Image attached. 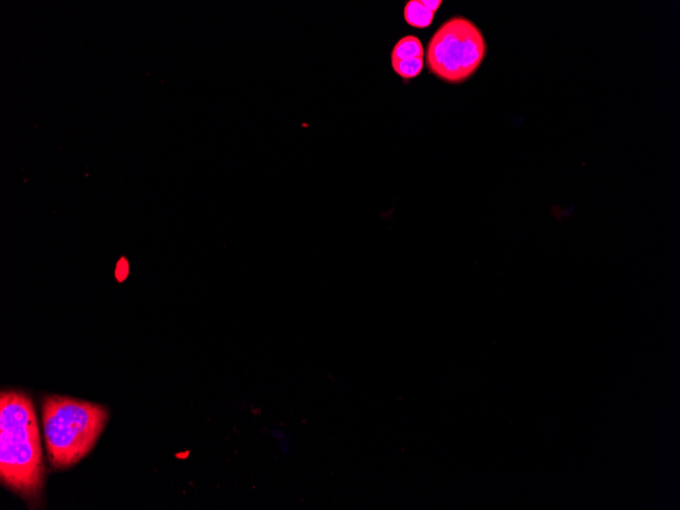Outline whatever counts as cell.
I'll return each instance as SVG.
<instances>
[{
	"label": "cell",
	"mask_w": 680,
	"mask_h": 510,
	"mask_svg": "<svg viewBox=\"0 0 680 510\" xmlns=\"http://www.w3.org/2000/svg\"><path fill=\"white\" fill-rule=\"evenodd\" d=\"M41 440L32 401L8 390L0 397V477L23 499L38 498L43 487Z\"/></svg>",
	"instance_id": "1"
},
{
	"label": "cell",
	"mask_w": 680,
	"mask_h": 510,
	"mask_svg": "<svg viewBox=\"0 0 680 510\" xmlns=\"http://www.w3.org/2000/svg\"><path fill=\"white\" fill-rule=\"evenodd\" d=\"M42 419L50 464L54 469H67L90 452L108 413L100 404L49 396L43 401Z\"/></svg>",
	"instance_id": "2"
},
{
	"label": "cell",
	"mask_w": 680,
	"mask_h": 510,
	"mask_svg": "<svg viewBox=\"0 0 680 510\" xmlns=\"http://www.w3.org/2000/svg\"><path fill=\"white\" fill-rule=\"evenodd\" d=\"M487 53L483 33L472 21L454 16L440 26L427 47V67L449 84L474 76Z\"/></svg>",
	"instance_id": "3"
},
{
	"label": "cell",
	"mask_w": 680,
	"mask_h": 510,
	"mask_svg": "<svg viewBox=\"0 0 680 510\" xmlns=\"http://www.w3.org/2000/svg\"><path fill=\"white\" fill-rule=\"evenodd\" d=\"M404 15L406 22L418 29H425L431 26L435 16L423 6V1L418 0H411L406 4Z\"/></svg>",
	"instance_id": "4"
},
{
	"label": "cell",
	"mask_w": 680,
	"mask_h": 510,
	"mask_svg": "<svg viewBox=\"0 0 680 510\" xmlns=\"http://www.w3.org/2000/svg\"><path fill=\"white\" fill-rule=\"evenodd\" d=\"M423 47L420 39L415 36H406L397 42L392 50V60H413L423 58Z\"/></svg>",
	"instance_id": "5"
},
{
	"label": "cell",
	"mask_w": 680,
	"mask_h": 510,
	"mask_svg": "<svg viewBox=\"0 0 680 510\" xmlns=\"http://www.w3.org/2000/svg\"><path fill=\"white\" fill-rule=\"evenodd\" d=\"M392 67L394 72L402 79L409 80L418 77L423 67V58H413V60H392Z\"/></svg>",
	"instance_id": "6"
},
{
	"label": "cell",
	"mask_w": 680,
	"mask_h": 510,
	"mask_svg": "<svg viewBox=\"0 0 680 510\" xmlns=\"http://www.w3.org/2000/svg\"><path fill=\"white\" fill-rule=\"evenodd\" d=\"M129 267L128 261L122 258V259L119 261L117 263V270H115V275H117V281H124L126 278V276L129 275Z\"/></svg>",
	"instance_id": "7"
},
{
	"label": "cell",
	"mask_w": 680,
	"mask_h": 510,
	"mask_svg": "<svg viewBox=\"0 0 680 510\" xmlns=\"http://www.w3.org/2000/svg\"><path fill=\"white\" fill-rule=\"evenodd\" d=\"M442 1L440 0H435V1H426L423 0V4L426 6L430 11H432L433 13H436V11H438L440 6H441Z\"/></svg>",
	"instance_id": "8"
}]
</instances>
